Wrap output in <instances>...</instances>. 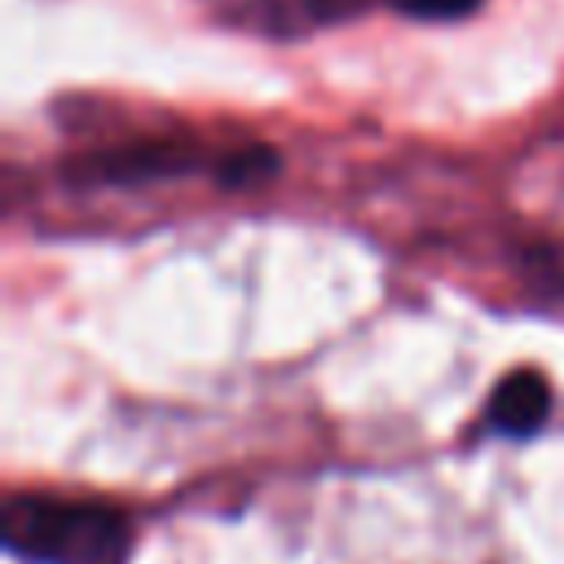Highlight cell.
I'll use <instances>...</instances> for the list:
<instances>
[{
    "label": "cell",
    "mask_w": 564,
    "mask_h": 564,
    "mask_svg": "<svg viewBox=\"0 0 564 564\" xmlns=\"http://www.w3.org/2000/svg\"><path fill=\"white\" fill-rule=\"evenodd\" d=\"M278 167H282V159H278L273 145H242V150L216 159V181L225 189H247V185L269 181Z\"/></svg>",
    "instance_id": "obj_5"
},
{
    "label": "cell",
    "mask_w": 564,
    "mask_h": 564,
    "mask_svg": "<svg viewBox=\"0 0 564 564\" xmlns=\"http://www.w3.org/2000/svg\"><path fill=\"white\" fill-rule=\"evenodd\" d=\"M397 13L405 18H423V22H449V18H467L471 9H480L485 0H388Z\"/></svg>",
    "instance_id": "obj_6"
},
{
    "label": "cell",
    "mask_w": 564,
    "mask_h": 564,
    "mask_svg": "<svg viewBox=\"0 0 564 564\" xmlns=\"http://www.w3.org/2000/svg\"><path fill=\"white\" fill-rule=\"evenodd\" d=\"M225 13L242 18L256 31L269 35H300L313 31L322 22H335L339 13H348L357 0H216Z\"/></svg>",
    "instance_id": "obj_4"
},
{
    "label": "cell",
    "mask_w": 564,
    "mask_h": 564,
    "mask_svg": "<svg viewBox=\"0 0 564 564\" xmlns=\"http://www.w3.org/2000/svg\"><path fill=\"white\" fill-rule=\"evenodd\" d=\"M529 260H533V273H538V278H546V286L564 295V247H546V251H533Z\"/></svg>",
    "instance_id": "obj_7"
},
{
    "label": "cell",
    "mask_w": 564,
    "mask_h": 564,
    "mask_svg": "<svg viewBox=\"0 0 564 564\" xmlns=\"http://www.w3.org/2000/svg\"><path fill=\"white\" fill-rule=\"evenodd\" d=\"M198 167H207V154L194 141H185V137H145V141H128V145H110V150H97L88 159H75L66 167V176L79 181V185L132 189V185L189 176Z\"/></svg>",
    "instance_id": "obj_2"
},
{
    "label": "cell",
    "mask_w": 564,
    "mask_h": 564,
    "mask_svg": "<svg viewBox=\"0 0 564 564\" xmlns=\"http://www.w3.org/2000/svg\"><path fill=\"white\" fill-rule=\"evenodd\" d=\"M0 542L26 564H128L132 524L115 502L13 494L0 507Z\"/></svg>",
    "instance_id": "obj_1"
},
{
    "label": "cell",
    "mask_w": 564,
    "mask_h": 564,
    "mask_svg": "<svg viewBox=\"0 0 564 564\" xmlns=\"http://www.w3.org/2000/svg\"><path fill=\"white\" fill-rule=\"evenodd\" d=\"M551 414V383L546 375L520 366L489 392V427L502 436H533Z\"/></svg>",
    "instance_id": "obj_3"
}]
</instances>
